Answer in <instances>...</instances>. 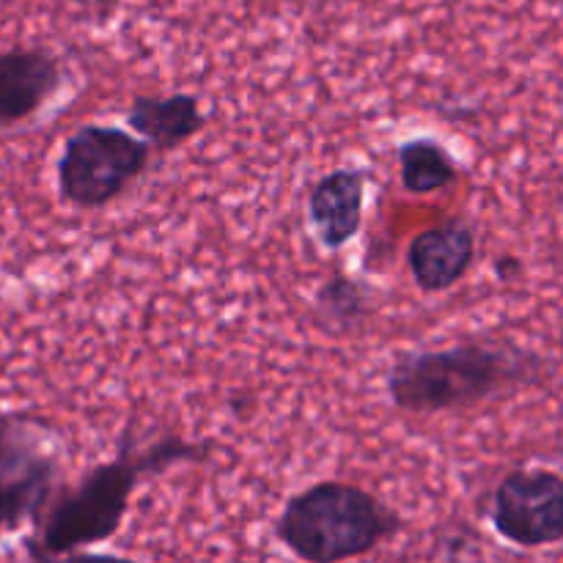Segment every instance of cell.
<instances>
[{"instance_id":"6da1fadb","label":"cell","mask_w":563,"mask_h":563,"mask_svg":"<svg viewBox=\"0 0 563 563\" xmlns=\"http://www.w3.org/2000/svg\"><path fill=\"white\" fill-rule=\"evenodd\" d=\"M212 443H185L176 434L137 449L130 432L121 434L113 460L88 467L75 484H58L42 515L33 522L25 548L33 561L104 544L121 531L132 495L146 476H159L176 465L207 462Z\"/></svg>"},{"instance_id":"7a4b0ae2","label":"cell","mask_w":563,"mask_h":563,"mask_svg":"<svg viewBox=\"0 0 563 563\" xmlns=\"http://www.w3.org/2000/svg\"><path fill=\"white\" fill-rule=\"evenodd\" d=\"M544 361L509 341L471 339L443 350L401 355L385 377L396 410L432 416L462 412L517 394L539 383Z\"/></svg>"},{"instance_id":"3957f363","label":"cell","mask_w":563,"mask_h":563,"mask_svg":"<svg viewBox=\"0 0 563 563\" xmlns=\"http://www.w3.org/2000/svg\"><path fill=\"white\" fill-rule=\"evenodd\" d=\"M405 520L357 484L324 478L291 495L275 520V539L302 563H350L401 533Z\"/></svg>"},{"instance_id":"277c9868","label":"cell","mask_w":563,"mask_h":563,"mask_svg":"<svg viewBox=\"0 0 563 563\" xmlns=\"http://www.w3.org/2000/svg\"><path fill=\"white\" fill-rule=\"evenodd\" d=\"M64 432L27 410L0 412V533L33 526L60 484Z\"/></svg>"},{"instance_id":"5b68a950","label":"cell","mask_w":563,"mask_h":563,"mask_svg":"<svg viewBox=\"0 0 563 563\" xmlns=\"http://www.w3.org/2000/svg\"><path fill=\"white\" fill-rule=\"evenodd\" d=\"M146 141L113 124H82L64 141L55 163L58 196L75 209H102L124 196L148 168Z\"/></svg>"},{"instance_id":"8992f818","label":"cell","mask_w":563,"mask_h":563,"mask_svg":"<svg viewBox=\"0 0 563 563\" xmlns=\"http://www.w3.org/2000/svg\"><path fill=\"white\" fill-rule=\"evenodd\" d=\"M489 522L504 542L522 550L563 542V476L548 467H517L493 493Z\"/></svg>"},{"instance_id":"52a82bcc","label":"cell","mask_w":563,"mask_h":563,"mask_svg":"<svg viewBox=\"0 0 563 563\" xmlns=\"http://www.w3.org/2000/svg\"><path fill=\"white\" fill-rule=\"evenodd\" d=\"M66 69L42 44L0 49V130H11L42 113L60 88Z\"/></svg>"},{"instance_id":"ba28073f","label":"cell","mask_w":563,"mask_h":563,"mask_svg":"<svg viewBox=\"0 0 563 563\" xmlns=\"http://www.w3.org/2000/svg\"><path fill=\"white\" fill-rule=\"evenodd\" d=\"M476 262V231L465 218H449L418 231L407 245V269L423 295L454 289Z\"/></svg>"},{"instance_id":"9c48e42d","label":"cell","mask_w":563,"mask_h":563,"mask_svg":"<svg viewBox=\"0 0 563 563\" xmlns=\"http://www.w3.org/2000/svg\"><path fill=\"white\" fill-rule=\"evenodd\" d=\"M368 179H372L368 168L344 165V168L324 174L311 187V192H308V220H311L322 247L341 251L361 234Z\"/></svg>"},{"instance_id":"30bf717a","label":"cell","mask_w":563,"mask_h":563,"mask_svg":"<svg viewBox=\"0 0 563 563\" xmlns=\"http://www.w3.org/2000/svg\"><path fill=\"white\" fill-rule=\"evenodd\" d=\"M126 126L152 152H174L207 130V113L196 93H141L126 108Z\"/></svg>"},{"instance_id":"8fae6325","label":"cell","mask_w":563,"mask_h":563,"mask_svg":"<svg viewBox=\"0 0 563 563\" xmlns=\"http://www.w3.org/2000/svg\"><path fill=\"white\" fill-rule=\"evenodd\" d=\"M399 179L410 196H434L460 181V163L438 137H410L399 143Z\"/></svg>"},{"instance_id":"7c38bea8","label":"cell","mask_w":563,"mask_h":563,"mask_svg":"<svg viewBox=\"0 0 563 563\" xmlns=\"http://www.w3.org/2000/svg\"><path fill=\"white\" fill-rule=\"evenodd\" d=\"M313 308L324 328L350 333L368 319V289L357 278L335 273L317 289Z\"/></svg>"},{"instance_id":"4fadbf2b","label":"cell","mask_w":563,"mask_h":563,"mask_svg":"<svg viewBox=\"0 0 563 563\" xmlns=\"http://www.w3.org/2000/svg\"><path fill=\"white\" fill-rule=\"evenodd\" d=\"M38 563H137L132 559H124V555L113 553H88V550H75V553L58 555V559H47Z\"/></svg>"},{"instance_id":"5bb4252c","label":"cell","mask_w":563,"mask_h":563,"mask_svg":"<svg viewBox=\"0 0 563 563\" xmlns=\"http://www.w3.org/2000/svg\"><path fill=\"white\" fill-rule=\"evenodd\" d=\"M66 3L80 11V14L93 16V20H108L119 9L121 0H66Z\"/></svg>"}]
</instances>
